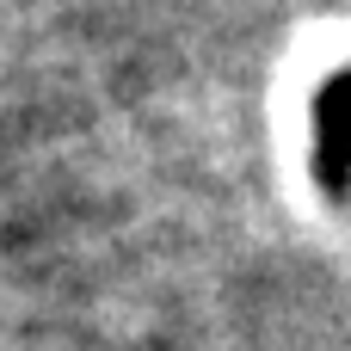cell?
Masks as SVG:
<instances>
[{
	"label": "cell",
	"mask_w": 351,
	"mask_h": 351,
	"mask_svg": "<svg viewBox=\"0 0 351 351\" xmlns=\"http://www.w3.org/2000/svg\"><path fill=\"white\" fill-rule=\"evenodd\" d=\"M315 123H321V179L339 191L351 179V74L327 80V93L315 105Z\"/></svg>",
	"instance_id": "6da1fadb"
}]
</instances>
